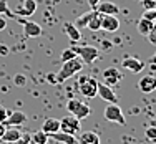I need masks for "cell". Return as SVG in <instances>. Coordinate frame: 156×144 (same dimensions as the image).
<instances>
[{
	"label": "cell",
	"instance_id": "1",
	"mask_svg": "<svg viewBox=\"0 0 156 144\" xmlns=\"http://www.w3.org/2000/svg\"><path fill=\"white\" fill-rule=\"evenodd\" d=\"M83 70V61L80 58H73V60H68V61H63L62 63V68L57 71V83H63L65 80L72 78L73 75H76L78 71Z\"/></svg>",
	"mask_w": 156,
	"mask_h": 144
},
{
	"label": "cell",
	"instance_id": "2",
	"mask_svg": "<svg viewBox=\"0 0 156 144\" xmlns=\"http://www.w3.org/2000/svg\"><path fill=\"white\" fill-rule=\"evenodd\" d=\"M73 51L76 53V57L83 61V65H91L95 63V60L100 57V50L95 46H90V45H81V46H72Z\"/></svg>",
	"mask_w": 156,
	"mask_h": 144
},
{
	"label": "cell",
	"instance_id": "3",
	"mask_svg": "<svg viewBox=\"0 0 156 144\" xmlns=\"http://www.w3.org/2000/svg\"><path fill=\"white\" fill-rule=\"evenodd\" d=\"M66 109L70 111V114H73L75 118H78V119H83V118L90 116L91 114V109L88 105H85V103H81L80 99H68V103H66Z\"/></svg>",
	"mask_w": 156,
	"mask_h": 144
},
{
	"label": "cell",
	"instance_id": "4",
	"mask_svg": "<svg viewBox=\"0 0 156 144\" xmlns=\"http://www.w3.org/2000/svg\"><path fill=\"white\" fill-rule=\"evenodd\" d=\"M105 119L110 121V123H116L120 126H125L126 121H125V116H123V111L121 108L118 106V103H108V106L105 108Z\"/></svg>",
	"mask_w": 156,
	"mask_h": 144
},
{
	"label": "cell",
	"instance_id": "5",
	"mask_svg": "<svg viewBox=\"0 0 156 144\" xmlns=\"http://www.w3.org/2000/svg\"><path fill=\"white\" fill-rule=\"evenodd\" d=\"M78 90L85 98H95L96 91H98V81L91 76H83L78 83Z\"/></svg>",
	"mask_w": 156,
	"mask_h": 144
},
{
	"label": "cell",
	"instance_id": "6",
	"mask_svg": "<svg viewBox=\"0 0 156 144\" xmlns=\"http://www.w3.org/2000/svg\"><path fill=\"white\" fill-rule=\"evenodd\" d=\"M80 128H81L80 119L75 118L73 114H68V116H65V118L60 119V131H63V132H68V134L76 136L78 132H80Z\"/></svg>",
	"mask_w": 156,
	"mask_h": 144
},
{
	"label": "cell",
	"instance_id": "7",
	"mask_svg": "<svg viewBox=\"0 0 156 144\" xmlns=\"http://www.w3.org/2000/svg\"><path fill=\"white\" fill-rule=\"evenodd\" d=\"M15 20L18 22V23L23 25V32H25L27 36H30V38L42 36L43 30H42V27H40L38 23H35V22H32V20H25V18H22V17H17Z\"/></svg>",
	"mask_w": 156,
	"mask_h": 144
},
{
	"label": "cell",
	"instance_id": "8",
	"mask_svg": "<svg viewBox=\"0 0 156 144\" xmlns=\"http://www.w3.org/2000/svg\"><path fill=\"white\" fill-rule=\"evenodd\" d=\"M101 76H103V83L108 84V86H111V88L121 81V73H120V70L115 68V66H110V68L103 70Z\"/></svg>",
	"mask_w": 156,
	"mask_h": 144
},
{
	"label": "cell",
	"instance_id": "9",
	"mask_svg": "<svg viewBox=\"0 0 156 144\" xmlns=\"http://www.w3.org/2000/svg\"><path fill=\"white\" fill-rule=\"evenodd\" d=\"M25 123H27V114L23 111H12L9 114V118L3 121V124L7 128H20Z\"/></svg>",
	"mask_w": 156,
	"mask_h": 144
},
{
	"label": "cell",
	"instance_id": "10",
	"mask_svg": "<svg viewBox=\"0 0 156 144\" xmlns=\"http://www.w3.org/2000/svg\"><path fill=\"white\" fill-rule=\"evenodd\" d=\"M96 94H100V98L106 103H118V96L113 91V88L105 83H100L98 81V91H96Z\"/></svg>",
	"mask_w": 156,
	"mask_h": 144
},
{
	"label": "cell",
	"instance_id": "11",
	"mask_svg": "<svg viewBox=\"0 0 156 144\" xmlns=\"http://www.w3.org/2000/svg\"><path fill=\"white\" fill-rule=\"evenodd\" d=\"M37 12V2L35 0H23L22 5H18V9L15 10L17 17H32Z\"/></svg>",
	"mask_w": 156,
	"mask_h": 144
},
{
	"label": "cell",
	"instance_id": "12",
	"mask_svg": "<svg viewBox=\"0 0 156 144\" xmlns=\"http://www.w3.org/2000/svg\"><path fill=\"white\" fill-rule=\"evenodd\" d=\"M120 28V20L116 18V15H101V30L115 33Z\"/></svg>",
	"mask_w": 156,
	"mask_h": 144
},
{
	"label": "cell",
	"instance_id": "13",
	"mask_svg": "<svg viewBox=\"0 0 156 144\" xmlns=\"http://www.w3.org/2000/svg\"><path fill=\"white\" fill-rule=\"evenodd\" d=\"M121 65H123V68L129 70L131 73H140L144 68V61H141L140 58H135V57H125Z\"/></svg>",
	"mask_w": 156,
	"mask_h": 144
},
{
	"label": "cell",
	"instance_id": "14",
	"mask_svg": "<svg viewBox=\"0 0 156 144\" xmlns=\"http://www.w3.org/2000/svg\"><path fill=\"white\" fill-rule=\"evenodd\" d=\"M138 88L141 93H153V91H156V78L153 75H146L143 76L140 81H138Z\"/></svg>",
	"mask_w": 156,
	"mask_h": 144
},
{
	"label": "cell",
	"instance_id": "15",
	"mask_svg": "<svg viewBox=\"0 0 156 144\" xmlns=\"http://www.w3.org/2000/svg\"><path fill=\"white\" fill-rule=\"evenodd\" d=\"M95 10L98 13H101V15H118V12H120L118 5L113 2H100L95 7Z\"/></svg>",
	"mask_w": 156,
	"mask_h": 144
},
{
	"label": "cell",
	"instance_id": "16",
	"mask_svg": "<svg viewBox=\"0 0 156 144\" xmlns=\"http://www.w3.org/2000/svg\"><path fill=\"white\" fill-rule=\"evenodd\" d=\"M48 138L55 139V141H58L62 144H76V136L63 132V131H57V132H53V134H48Z\"/></svg>",
	"mask_w": 156,
	"mask_h": 144
},
{
	"label": "cell",
	"instance_id": "17",
	"mask_svg": "<svg viewBox=\"0 0 156 144\" xmlns=\"http://www.w3.org/2000/svg\"><path fill=\"white\" fill-rule=\"evenodd\" d=\"M76 144H100V136L95 131H85L76 139Z\"/></svg>",
	"mask_w": 156,
	"mask_h": 144
},
{
	"label": "cell",
	"instance_id": "18",
	"mask_svg": "<svg viewBox=\"0 0 156 144\" xmlns=\"http://www.w3.org/2000/svg\"><path fill=\"white\" fill-rule=\"evenodd\" d=\"M42 131L47 134H53V132L60 131V119H55V118H47L42 124Z\"/></svg>",
	"mask_w": 156,
	"mask_h": 144
},
{
	"label": "cell",
	"instance_id": "19",
	"mask_svg": "<svg viewBox=\"0 0 156 144\" xmlns=\"http://www.w3.org/2000/svg\"><path fill=\"white\" fill-rule=\"evenodd\" d=\"M22 134H23V132H22L18 128H9V129H5V132H3L2 141H5V142L17 141V139H20V138H22Z\"/></svg>",
	"mask_w": 156,
	"mask_h": 144
},
{
	"label": "cell",
	"instance_id": "20",
	"mask_svg": "<svg viewBox=\"0 0 156 144\" xmlns=\"http://www.w3.org/2000/svg\"><path fill=\"white\" fill-rule=\"evenodd\" d=\"M63 30H65V33L68 35V38L72 40V42H78V40L81 38L80 28H76L75 23H65L63 25Z\"/></svg>",
	"mask_w": 156,
	"mask_h": 144
},
{
	"label": "cell",
	"instance_id": "21",
	"mask_svg": "<svg viewBox=\"0 0 156 144\" xmlns=\"http://www.w3.org/2000/svg\"><path fill=\"white\" fill-rule=\"evenodd\" d=\"M96 13V10H90V12H87V13H83V15H80L75 20V27L76 28H85L88 25V22L93 18V15Z\"/></svg>",
	"mask_w": 156,
	"mask_h": 144
},
{
	"label": "cell",
	"instance_id": "22",
	"mask_svg": "<svg viewBox=\"0 0 156 144\" xmlns=\"http://www.w3.org/2000/svg\"><path fill=\"white\" fill-rule=\"evenodd\" d=\"M153 20H148V18H140V22H138V25H136V28H138V32H140V35H144L146 36L148 33H150V30L153 28Z\"/></svg>",
	"mask_w": 156,
	"mask_h": 144
},
{
	"label": "cell",
	"instance_id": "23",
	"mask_svg": "<svg viewBox=\"0 0 156 144\" xmlns=\"http://www.w3.org/2000/svg\"><path fill=\"white\" fill-rule=\"evenodd\" d=\"M48 139H50L48 134L43 131H37V132H33V134H30V141L33 144H47Z\"/></svg>",
	"mask_w": 156,
	"mask_h": 144
},
{
	"label": "cell",
	"instance_id": "24",
	"mask_svg": "<svg viewBox=\"0 0 156 144\" xmlns=\"http://www.w3.org/2000/svg\"><path fill=\"white\" fill-rule=\"evenodd\" d=\"M88 28H90L91 32H98L100 28H101V13H98L96 12L95 15H93V18H91L90 22H88V25H87Z\"/></svg>",
	"mask_w": 156,
	"mask_h": 144
},
{
	"label": "cell",
	"instance_id": "25",
	"mask_svg": "<svg viewBox=\"0 0 156 144\" xmlns=\"http://www.w3.org/2000/svg\"><path fill=\"white\" fill-rule=\"evenodd\" d=\"M0 15H5L9 18H13V20L17 18L15 13L9 9V0H0Z\"/></svg>",
	"mask_w": 156,
	"mask_h": 144
},
{
	"label": "cell",
	"instance_id": "26",
	"mask_svg": "<svg viewBox=\"0 0 156 144\" xmlns=\"http://www.w3.org/2000/svg\"><path fill=\"white\" fill-rule=\"evenodd\" d=\"M144 138L148 139V141H156V126H148L144 129Z\"/></svg>",
	"mask_w": 156,
	"mask_h": 144
},
{
	"label": "cell",
	"instance_id": "27",
	"mask_svg": "<svg viewBox=\"0 0 156 144\" xmlns=\"http://www.w3.org/2000/svg\"><path fill=\"white\" fill-rule=\"evenodd\" d=\"M73 58H76V53L73 51V48H68V50H65V51L62 53V58H60V60H62V63H63V61L73 60Z\"/></svg>",
	"mask_w": 156,
	"mask_h": 144
},
{
	"label": "cell",
	"instance_id": "28",
	"mask_svg": "<svg viewBox=\"0 0 156 144\" xmlns=\"http://www.w3.org/2000/svg\"><path fill=\"white\" fill-rule=\"evenodd\" d=\"M7 144H32V141H30V134H22L20 139H17V141H12V142H7Z\"/></svg>",
	"mask_w": 156,
	"mask_h": 144
},
{
	"label": "cell",
	"instance_id": "29",
	"mask_svg": "<svg viewBox=\"0 0 156 144\" xmlns=\"http://www.w3.org/2000/svg\"><path fill=\"white\" fill-rule=\"evenodd\" d=\"M10 113H12V109H7V108H3V106L0 105V123H3V121L9 118Z\"/></svg>",
	"mask_w": 156,
	"mask_h": 144
},
{
	"label": "cell",
	"instance_id": "30",
	"mask_svg": "<svg viewBox=\"0 0 156 144\" xmlns=\"http://www.w3.org/2000/svg\"><path fill=\"white\" fill-rule=\"evenodd\" d=\"M143 18H148V20H156V9H150L144 12Z\"/></svg>",
	"mask_w": 156,
	"mask_h": 144
},
{
	"label": "cell",
	"instance_id": "31",
	"mask_svg": "<svg viewBox=\"0 0 156 144\" xmlns=\"http://www.w3.org/2000/svg\"><path fill=\"white\" fill-rule=\"evenodd\" d=\"M146 36H148V40H150L153 45H156V25H153V28L150 30V33H148Z\"/></svg>",
	"mask_w": 156,
	"mask_h": 144
},
{
	"label": "cell",
	"instance_id": "32",
	"mask_svg": "<svg viewBox=\"0 0 156 144\" xmlns=\"http://www.w3.org/2000/svg\"><path fill=\"white\" fill-rule=\"evenodd\" d=\"M13 81H15L17 86H25V83H27V78H25L23 75H17L15 78H13Z\"/></svg>",
	"mask_w": 156,
	"mask_h": 144
},
{
	"label": "cell",
	"instance_id": "33",
	"mask_svg": "<svg viewBox=\"0 0 156 144\" xmlns=\"http://www.w3.org/2000/svg\"><path fill=\"white\" fill-rule=\"evenodd\" d=\"M144 3V9L150 10V9H156V0H143Z\"/></svg>",
	"mask_w": 156,
	"mask_h": 144
},
{
	"label": "cell",
	"instance_id": "34",
	"mask_svg": "<svg viewBox=\"0 0 156 144\" xmlns=\"http://www.w3.org/2000/svg\"><path fill=\"white\" fill-rule=\"evenodd\" d=\"M5 27H7V18L5 15H0V30H3Z\"/></svg>",
	"mask_w": 156,
	"mask_h": 144
},
{
	"label": "cell",
	"instance_id": "35",
	"mask_svg": "<svg viewBox=\"0 0 156 144\" xmlns=\"http://www.w3.org/2000/svg\"><path fill=\"white\" fill-rule=\"evenodd\" d=\"M100 2H101V0H88V5L91 7V10H95V7L98 5Z\"/></svg>",
	"mask_w": 156,
	"mask_h": 144
},
{
	"label": "cell",
	"instance_id": "36",
	"mask_svg": "<svg viewBox=\"0 0 156 144\" xmlns=\"http://www.w3.org/2000/svg\"><path fill=\"white\" fill-rule=\"evenodd\" d=\"M111 46H113V43H111V42H106V40L103 42V48H105V50H110Z\"/></svg>",
	"mask_w": 156,
	"mask_h": 144
},
{
	"label": "cell",
	"instance_id": "37",
	"mask_svg": "<svg viewBox=\"0 0 156 144\" xmlns=\"http://www.w3.org/2000/svg\"><path fill=\"white\" fill-rule=\"evenodd\" d=\"M5 124H3V123H0V139H2V136H3V132H5Z\"/></svg>",
	"mask_w": 156,
	"mask_h": 144
},
{
	"label": "cell",
	"instance_id": "38",
	"mask_svg": "<svg viewBox=\"0 0 156 144\" xmlns=\"http://www.w3.org/2000/svg\"><path fill=\"white\" fill-rule=\"evenodd\" d=\"M48 80H50L51 83H57V76H53V75H50V76H48Z\"/></svg>",
	"mask_w": 156,
	"mask_h": 144
},
{
	"label": "cell",
	"instance_id": "39",
	"mask_svg": "<svg viewBox=\"0 0 156 144\" xmlns=\"http://www.w3.org/2000/svg\"><path fill=\"white\" fill-rule=\"evenodd\" d=\"M151 65H156V53L151 57Z\"/></svg>",
	"mask_w": 156,
	"mask_h": 144
},
{
	"label": "cell",
	"instance_id": "40",
	"mask_svg": "<svg viewBox=\"0 0 156 144\" xmlns=\"http://www.w3.org/2000/svg\"><path fill=\"white\" fill-rule=\"evenodd\" d=\"M150 124H151V126H156V119H151V121H150Z\"/></svg>",
	"mask_w": 156,
	"mask_h": 144
}]
</instances>
